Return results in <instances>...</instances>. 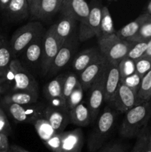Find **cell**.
Segmentation results:
<instances>
[{
	"label": "cell",
	"instance_id": "6da1fadb",
	"mask_svg": "<svg viewBox=\"0 0 151 152\" xmlns=\"http://www.w3.org/2000/svg\"><path fill=\"white\" fill-rule=\"evenodd\" d=\"M125 114L119 129L120 136L124 138H137L147 128L151 118V99L136 104Z\"/></svg>",
	"mask_w": 151,
	"mask_h": 152
},
{
	"label": "cell",
	"instance_id": "7a4b0ae2",
	"mask_svg": "<svg viewBox=\"0 0 151 152\" xmlns=\"http://www.w3.org/2000/svg\"><path fill=\"white\" fill-rule=\"evenodd\" d=\"M4 85L11 88L12 92L29 91L38 93L36 79L16 58L12 59L5 74L1 78L0 88Z\"/></svg>",
	"mask_w": 151,
	"mask_h": 152
},
{
	"label": "cell",
	"instance_id": "3957f363",
	"mask_svg": "<svg viewBox=\"0 0 151 152\" xmlns=\"http://www.w3.org/2000/svg\"><path fill=\"white\" fill-rule=\"evenodd\" d=\"M115 117V112L110 106H107L100 115L98 116L87 142L90 152H96L103 147L113 129Z\"/></svg>",
	"mask_w": 151,
	"mask_h": 152
},
{
	"label": "cell",
	"instance_id": "277c9868",
	"mask_svg": "<svg viewBox=\"0 0 151 152\" xmlns=\"http://www.w3.org/2000/svg\"><path fill=\"white\" fill-rule=\"evenodd\" d=\"M99 49L101 53L110 62L119 63L127 56L133 42L122 39L116 33L98 38Z\"/></svg>",
	"mask_w": 151,
	"mask_h": 152
},
{
	"label": "cell",
	"instance_id": "5b68a950",
	"mask_svg": "<svg viewBox=\"0 0 151 152\" xmlns=\"http://www.w3.org/2000/svg\"><path fill=\"white\" fill-rule=\"evenodd\" d=\"M43 26L40 22H30L15 31L10 44L13 58L22 53L24 49L33 41L43 35Z\"/></svg>",
	"mask_w": 151,
	"mask_h": 152
},
{
	"label": "cell",
	"instance_id": "8992f818",
	"mask_svg": "<svg viewBox=\"0 0 151 152\" xmlns=\"http://www.w3.org/2000/svg\"><path fill=\"white\" fill-rule=\"evenodd\" d=\"M102 5L98 1H93L90 4L88 16L80 22L78 39L86 41L94 37H99Z\"/></svg>",
	"mask_w": 151,
	"mask_h": 152
},
{
	"label": "cell",
	"instance_id": "52a82bcc",
	"mask_svg": "<svg viewBox=\"0 0 151 152\" xmlns=\"http://www.w3.org/2000/svg\"><path fill=\"white\" fill-rule=\"evenodd\" d=\"M2 105L12 118L18 123H33L38 119L44 117L45 107L42 105L34 104L22 105L8 102H2Z\"/></svg>",
	"mask_w": 151,
	"mask_h": 152
},
{
	"label": "cell",
	"instance_id": "ba28073f",
	"mask_svg": "<svg viewBox=\"0 0 151 152\" xmlns=\"http://www.w3.org/2000/svg\"><path fill=\"white\" fill-rule=\"evenodd\" d=\"M62 44L55 32L54 25H52L43 35V50L41 65L44 74L50 71L52 62L60 49Z\"/></svg>",
	"mask_w": 151,
	"mask_h": 152
},
{
	"label": "cell",
	"instance_id": "9c48e42d",
	"mask_svg": "<svg viewBox=\"0 0 151 152\" xmlns=\"http://www.w3.org/2000/svg\"><path fill=\"white\" fill-rule=\"evenodd\" d=\"M107 65L100 76L94 82L90 88L87 105L89 107L91 116V121L93 122L99 115L100 108L105 101V79L106 74Z\"/></svg>",
	"mask_w": 151,
	"mask_h": 152
},
{
	"label": "cell",
	"instance_id": "30bf717a",
	"mask_svg": "<svg viewBox=\"0 0 151 152\" xmlns=\"http://www.w3.org/2000/svg\"><path fill=\"white\" fill-rule=\"evenodd\" d=\"M115 110L120 113H126L138 104L137 92L120 82L115 95L110 102Z\"/></svg>",
	"mask_w": 151,
	"mask_h": 152
},
{
	"label": "cell",
	"instance_id": "8fae6325",
	"mask_svg": "<svg viewBox=\"0 0 151 152\" xmlns=\"http://www.w3.org/2000/svg\"><path fill=\"white\" fill-rule=\"evenodd\" d=\"M107 63V60L101 53L92 63H90L80 73L78 80L84 90L90 88L92 85L100 76Z\"/></svg>",
	"mask_w": 151,
	"mask_h": 152
},
{
	"label": "cell",
	"instance_id": "7c38bea8",
	"mask_svg": "<svg viewBox=\"0 0 151 152\" xmlns=\"http://www.w3.org/2000/svg\"><path fill=\"white\" fill-rule=\"evenodd\" d=\"M59 11L62 15L70 16L81 22L90 13V4L87 0H63Z\"/></svg>",
	"mask_w": 151,
	"mask_h": 152
},
{
	"label": "cell",
	"instance_id": "4fadbf2b",
	"mask_svg": "<svg viewBox=\"0 0 151 152\" xmlns=\"http://www.w3.org/2000/svg\"><path fill=\"white\" fill-rule=\"evenodd\" d=\"M76 45V43L75 40L71 37L61 46L59 52L52 62L48 73L51 75H55L68 65L75 51Z\"/></svg>",
	"mask_w": 151,
	"mask_h": 152
},
{
	"label": "cell",
	"instance_id": "5bb4252c",
	"mask_svg": "<svg viewBox=\"0 0 151 152\" xmlns=\"http://www.w3.org/2000/svg\"><path fill=\"white\" fill-rule=\"evenodd\" d=\"M121 81L118 64L107 61L105 79V101L110 102L116 92Z\"/></svg>",
	"mask_w": 151,
	"mask_h": 152
},
{
	"label": "cell",
	"instance_id": "9a60e30c",
	"mask_svg": "<svg viewBox=\"0 0 151 152\" xmlns=\"http://www.w3.org/2000/svg\"><path fill=\"white\" fill-rule=\"evenodd\" d=\"M44 118L50 123L56 132L60 133L70 123L68 110L59 109L47 105L44 109Z\"/></svg>",
	"mask_w": 151,
	"mask_h": 152
},
{
	"label": "cell",
	"instance_id": "2e32d148",
	"mask_svg": "<svg viewBox=\"0 0 151 152\" xmlns=\"http://www.w3.org/2000/svg\"><path fill=\"white\" fill-rule=\"evenodd\" d=\"M83 133L80 129L62 132V152H81Z\"/></svg>",
	"mask_w": 151,
	"mask_h": 152
},
{
	"label": "cell",
	"instance_id": "e0dca14e",
	"mask_svg": "<svg viewBox=\"0 0 151 152\" xmlns=\"http://www.w3.org/2000/svg\"><path fill=\"white\" fill-rule=\"evenodd\" d=\"M63 0H38L33 13V19H47L60 10Z\"/></svg>",
	"mask_w": 151,
	"mask_h": 152
},
{
	"label": "cell",
	"instance_id": "ac0fdd59",
	"mask_svg": "<svg viewBox=\"0 0 151 152\" xmlns=\"http://www.w3.org/2000/svg\"><path fill=\"white\" fill-rule=\"evenodd\" d=\"M76 20L70 16L62 15L59 22L54 24L55 32L62 45L72 37L76 27Z\"/></svg>",
	"mask_w": 151,
	"mask_h": 152
},
{
	"label": "cell",
	"instance_id": "d6986e66",
	"mask_svg": "<svg viewBox=\"0 0 151 152\" xmlns=\"http://www.w3.org/2000/svg\"><path fill=\"white\" fill-rule=\"evenodd\" d=\"M150 21H151V15L146 13H142L139 15L135 20L129 22L121 29L116 31V34L122 39H128L129 38L134 36L145 23Z\"/></svg>",
	"mask_w": 151,
	"mask_h": 152
},
{
	"label": "cell",
	"instance_id": "ffe728a7",
	"mask_svg": "<svg viewBox=\"0 0 151 152\" xmlns=\"http://www.w3.org/2000/svg\"><path fill=\"white\" fill-rule=\"evenodd\" d=\"M70 121L72 124L80 127L87 126L91 121L90 109L87 104L81 102L69 111Z\"/></svg>",
	"mask_w": 151,
	"mask_h": 152
},
{
	"label": "cell",
	"instance_id": "44dd1931",
	"mask_svg": "<svg viewBox=\"0 0 151 152\" xmlns=\"http://www.w3.org/2000/svg\"><path fill=\"white\" fill-rule=\"evenodd\" d=\"M100 54L101 52L99 49L96 48H90L82 50L74 58L72 64L73 68L76 72L81 73Z\"/></svg>",
	"mask_w": 151,
	"mask_h": 152
},
{
	"label": "cell",
	"instance_id": "7402d4cb",
	"mask_svg": "<svg viewBox=\"0 0 151 152\" xmlns=\"http://www.w3.org/2000/svg\"><path fill=\"white\" fill-rule=\"evenodd\" d=\"M38 93L29 91H19L7 94L3 97L1 102L15 103L18 105H30L37 102Z\"/></svg>",
	"mask_w": 151,
	"mask_h": 152
},
{
	"label": "cell",
	"instance_id": "603a6c76",
	"mask_svg": "<svg viewBox=\"0 0 151 152\" xmlns=\"http://www.w3.org/2000/svg\"><path fill=\"white\" fill-rule=\"evenodd\" d=\"M4 11L10 19H22L30 14L29 6L27 0H11Z\"/></svg>",
	"mask_w": 151,
	"mask_h": 152
},
{
	"label": "cell",
	"instance_id": "cb8c5ba5",
	"mask_svg": "<svg viewBox=\"0 0 151 152\" xmlns=\"http://www.w3.org/2000/svg\"><path fill=\"white\" fill-rule=\"evenodd\" d=\"M44 35V34H43ZM43 35L30 43L22 51L25 60L29 63L35 64L41 60L43 50Z\"/></svg>",
	"mask_w": 151,
	"mask_h": 152
},
{
	"label": "cell",
	"instance_id": "d4e9b609",
	"mask_svg": "<svg viewBox=\"0 0 151 152\" xmlns=\"http://www.w3.org/2000/svg\"><path fill=\"white\" fill-rule=\"evenodd\" d=\"M65 77V74L58 75L46 85L44 88V94L47 101H50L55 98L64 97L63 83Z\"/></svg>",
	"mask_w": 151,
	"mask_h": 152
},
{
	"label": "cell",
	"instance_id": "484cf974",
	"mask_svg": "<svg viewBox=\"0 0 151 152\" xmlns=\"http://www.w3.org/2000/svg\"><path fill=\"white\" fill-rule=\"evenodd\" d=\"M13 59L10 44L5 39L0 37V78L5 74Z\"/></svg>",
	"mask_w": 151,
	"mask_h": 152
},
{
	"label": "cell",
	"instance_id": "4316f807",
	"mask_svg": "<svg viewBox=\"0 0 151 152\" xmlns=\"http://www.w3.org/2000/svg\"><path fill=\"white\" fill-rule=\"evenodd\" d=\"M115 33H116V31H115V28H114L112 16L110 13L109 9L107 6H102L100 24V34H99V37L111 35V34H115Z\"/></svg>",
	"mask_w": 151,
	"mask_h": 152
},
{
	"label": "cell",
	"instance_id": "83f0119b",
	"mask_svg": "<svg viewBox=\"0 0 151 152\" xmlns=\"http://www.w3.org/2000/svg\"><path fill=\"white\" fill-rule=\"evenodd\" d=\"M34 128L40 139L44 142L50 139L57 132L45 118H39L33 123Z\"/></svg>",
	"mask_w": 151,
	"mask_h": 152
},
{
	"label": "cell",
	"instance_id": "f1b7e54d",
	"mask_svg": "<svg viewBox=\"0 0 151 152\" xmlns=\"http://www.w3.org/2000/svg\"><path fill=\"white\" fill-rule=\"evenodd\" d=\"M137 98L139 103L151 99V70L142 77Z\"/></svg>",
	"mask_w": 151,
	"mask_h": 152
},
{
	"label": "cell",
	"instance_id": "f546056e",
	"mask_svg": "<svg viewBox=\"0 0 151 152\" xmlns=\"http://www.w3.org/2000/svg\"><path fill=\"white\" fill-rule=\"evenodd\" d=\"M78 83H79V80L75 74L69 73V74H65L63 83V96L65 100L67 101Z\"/></svg>",
	"mask_w": 151,
	"mask_h": 152
},
{
	"label": "cell",
	"instance_id": "4dcf8cb0",
	"mask_svg": "<svg viewBox=\"0 0 151 152\" xmlns=\"http://www.w3.org/2000/svg\"><path fill=\"white\" fill-rule=\"evenodd\" d=\"M83 96H84V89H83L82 86H81V83L79 82L76 86V87L73 91L71 94L70 95L68 99H67V108L70 111L73 108L81 103L82 102Z\"/></svg>",
	"mask_w": 151,
	"mask_h": 152
},
{
	"label": "cell",
	"instance_id": "1f68e13d",
	"mask_svg": "<svg viewBox=\"0 0 151 152\" xmlns=\"http://www.w3.org/2000/svg\"><path fill=\"white\" fill-rule=\"evenodd\" d=\"M151 39V21L145 23L139 31L132 37L127 39L130 42H148Z\"/></svg>",
	"mask_w": 151,
	"mask_h": 152
},
{
	"label": "cell",
	"instance_id": "d6a6232c",
	"mask_svg": "<svg viewBox=\"0 0 151 152\" xmlns=\"http://www.w3.org/2000/svg\"><path fill=\"white\" fill-rule=\"evenodd\" d=\"M118 68L121 79L124 78L136 73V63L133 59L125 56L118 63Z\"/></svg>",
	"mask_w": 151,
	"mask_h": 152
},
{
	"label": "cell",
	"instance_id": "836d02e7",
	"mask_svg": "<svg viewBox=\"0 0 151 152\" xmlns=\"http://www.w3.org/2000/svg\"><path fill=\"white\" fill-rule=\"evenodd\" d=\"M147 42H133V45L131 46L126 56L133 59V61H136L140 59L141 57L144 56L145 51H146L147 47Z\"/></svg>",
	"mask_w": 151,
	"mask_h": 152
},
{
	"label": "cell",
	"instance_id": "e575fe53",
	"mask_svg": "<svg viewBox=\"0 0 151 152\" xmlns=\"http://www.w3.org/2000/svg\"><path fill=\"white\" fill-rule=\"evenodd\" d=\"M150 137V132L147 128H145L142 133L137 137V140L133 146L131 152H144L147 145L148 143Z\"/></svg>",
	"mask_w": 151,
	"mask_h": 152
},
{
	"label": "cell",
	"instance_id": "d590c367",
	"mask_svg": "<svg viewBox=\"0 0 151 152\" xmlns=\"http://www.w3.org/2000/svg\"><path fill=\"white\" fill-rule=\"evenodd\" d=\"M44 145L53 152H62V132L56 133L44 142Z\"/></svg>",
	"mask_w": 151,
	"mask_h": 152
},
{
	"label": "cell",
	"instance_id": "8d00e7d4",
	"mask_svg": "<svg viewBox=\"0 0 151 152\" xmlns=\"http://www.w3.org/2000/svg\"><path fill=\"white\" fill-rule=\"evenodd\" d=\"M136 63V72L143 77L145 74L151 70V59L142 56L138 60L135 61Z\"/></svg>",
	"mask_w": 151,
	"mask_h": 152
},
{
	"label": "cell",
	"instance_id": "74e56055",
	"mask_svg": "<svg viewBox=\"0 0 151 152\" xmlns=\"http://www.w3.org/2000/svg\"><path fill=\"white\" fill-rule=\"evenodd\" d=\"M142 78V77H141L139 74H138L136 72L133 74H132V75L121 79V81L120 82L123 83V84L126 85L127 86H128L129 88H130L133 89V90H134L135 91L138 93Z\"/></svg>",
	"mask_w": 151,
	"mask_h": 152
},
{
	"label": "cell",
	"instance_id": "f35d334b",
	"mask_svg": "<svg viewBox=\"0 0 151 152\" xmlns=\"http://www.w3.org/2000/svg\"><path fill=\"white\" fill-rule=\"evenodd\" d=\"M0 133L5 134L8 136L11 133V127L4 110L0 106Z\"/></svg>",
	"mask_w": 151,
	"mask_h": 152
},
{
	"label": "cell",
	"instance_id": "ab89813d",
	"mask_svg": "<svg viewBox=\"0 0 151 152\" xmlns=\"http://www.w3.org/2000/svg\"><path fill=\"white\" fill-rule=\"evenodd\" d=\"M8 150H10L8 136L5 134L0 133V151H8Z\"/></svg>",
	"mask_w": 151,
	"mask_h": 152
},
{
	"label": "cell",
	"instance_id": "60d3db41",
	"mask_svg": "<svg viewBox=\"0 0 151 152\" xmlns=\"http://www.w3.org/2000/svg\"><path fill=\"white\" fill-rule=\"evenodd\" d=\"M110 152H126L124 145L121 143H113Z\"/></svg>",
	"mask_w": 151,
	"mask_h": 152
},
{
	"label": "cell",
	"instance_id": "b9f144b4",
	"mask_svg": "<svg viewBox=\"0 0 151 152\" xmlns=\"http://www.w3.org/2000/svg\"><path fill=\"white\" fill-rule=\"evenodd\" d=\"M27 1H28V6H29L30 14L31 15L33 13L34 10H35L38 0H27Z\"/></svg>",
	"mask_w": 151,
	"mask_h": 152
},
{
	"label": "cell",
	"instance_id": "7bdbcfd3",
	"mask_svg": "<svg viewBox=\"0 0 151 152\" xmlns=\"http://www.w3.org/2000/svg\"><path fill=\"white\" fill-rule=\"evenodd\" d=\"M10 150L11 152H29L25 148L16 145H12L10 146Z\"/></svg>",
	"mask_w": 151,
	"mask_h": 152
},
{
	"label": "cell",
	"instance_id": "ee69618b",
	"mask_svg": "<svg viewBox=\"0 0 151 152\" xmlns=\"http://www.w3.org/2000/svg\"><path fill=\"white\" fill-rule=\"evenodd\" d=\"M143 56L151 59V39L150 40V41H148L147 50L146 51H145L144 54Z\"/></svg>",
	"mask_w": 151,
	"mask_h": 152
},
{
	"label": "cell",
	"instance_id": "f6af8a7d",
	"mask_svg": "<svg viewBox=\"0 0 151 152\" xmlns=\"http://www.w3.org/2000/svg\"><path fill=\"white\" fill-rule=\"evenodd\" d=\"M113 143H108L106 145L103 146L102 148H101L99 149V151L98 152H110L111 148H112Z\"/></svg>",
	"mask_w": 151,
	"mask_h": 152
},
{
	"label": "cell",
	"instance_id": "bcb514c9",
	"mask_svg": "<svg viewBox=\"0 0 151 152\" xmlns=\"http://www.w3.org/2000/svg\"><path fill=\"white\" fill-rule=\"evenodd\" d=\"M11 0H0V10H4Z\"/></svg>",
	"mask_w": 151,
	"mask_h": 152
},
{
	"label": "cell",
	"instance_id": "7dc6e473",
	"mask_svg": "<svg viewBox=\"0 0 151 152\" xmlns=\"http://www.w3.org/2000/svg\"><path fill=\"white\" fill-rule=\"evenodd\" d=\"M144 13H148V14L151 15V0H150L149 2H148L146 8H145Z\"/></svg>",
	"mask_w": 151,
	"mask_h": 152
},
{
	"label": "cell",
	"instance_id": "c3c4849f",
	"mask_svg": "<svg viewBox=\"0 0 151 152\" xmlns=\"http://www.w3.org/2000/svg\"><path fill=\"white\" fill-rule=\"evenodd\" d=\"M148 141H149V140H148ZM144 152H151V148H150V147L149 146V145H148V143H147V145L146 148H145Z\"/></svg>",
	"mask_w": 151,
	"mask_h": 152
},
{
	"label": "cell",
	"instance_id": "681fc988",
	"mask_svg": "<svg viewBox=\"0 0 151 152\" xmlns=\"http://www.w3.org/2000/svg\"><path fill=\"white\" fill-rule=\"evenodd\" d=\"M148 145H149V146L151 148V139L150 137H149V141H148Z\"/></svg>",
	"mask_w": 151,
	"mask_h": 152
},
{
	"label": "cell",
	"instance_id": "f907efd6",
	"mask_svg": "<svg viewBox=\"0 0 151 152\" xmlns=\"http://www.w3.org/2000/svg\"><path fill=\"white\" fill-rule=\"evenodd\" d=\"M0 152H11L10 150H8V151H0Z\"/></svg>",
	"mask_w": 151,
	"mask_h": 152
},
{
	"label": "cell",
	"instance_id": "816d5d0a",
	"mask_svg": "<svg viewBox=\"0 0 151 152\" xmlns=\"http://www.w3.org/2000/svg\"><path fill=\"white\" fill-rule=\"evenodd\" d=\"M0 83H1V78H0ZM1 94V88H0V94Z\"/></svg>",
	"mask_w": 151,
	"mask_h": 152
},
{
	"label": "cell",
	"instance_id": "f5cc1de1",
	"mask_svg": "<svg viewBox=\"0 0 151 152\" xmlns=\"http://www.w3.org/2000/svg\"><path fill=\"white\" fill-rule=\"evenodd\" d=\"M110 1H117V0H109Z\"/></svg>",
	"mask_w": 151,
	"mask_h": 152
},
{
	"label": "cell",
	"instance_id": "db71d44e",
	"mask_svg": "<svg viewBox=\"0 0 151 152\" xmlns=\"http://www.w3.org/2000/svg\"><path fill=\"white\" fill-rule=\"evenodd\" d=\"M150 139H151V134L150 133Z\"/></svg>",
	"mask_w": 151,
	"mask_h": 152
}]
</instances>
